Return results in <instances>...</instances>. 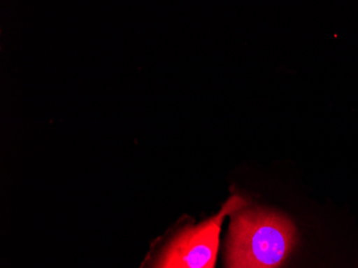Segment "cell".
Returning a JSON list of instances; mask_svg holds the SVG:
<instances>
[{
  "label": "cell",
  "mask_w": 358,
  "mask_h": 268,
  "mask_svg": "<svg viewBox=\"0 0 358 268\" xmlns=\"http://www.w3.org/2000/svg\"><path fill=\"white\" fill-rule=\"evenodd\" d=\"M245 205L243 197H233L225 203L218 215L177 234L162 258L188 268H215L223 220L227 215H233Z\"/></svg>",
  "instance_id": "cell-2"
},
{
  "label": "cell",
  "mask_w": 358,
  "mask_h": 268,
  "mask_svg": "<svg viewBox=\"0 0 358 268\" xmlns=\"http://www.w3.org/2000/svg\"><path fill=\"white\" fill-rule=\"evenodd\" d=\"M158 268H188L182 264L177 263V262L171 261V260L166 259V258H161L159 262Z\"/></svg>",
  "instance_id": "cell-3"
},
{
  "label": "cell",
  "mask_w": 358,
  "mask_h": 268,
  "mask_svg": "<svg viewBox=\"0 0 358 268\" xmlns=\"http://www.w3.org/2000/svg\"><path fill=\"white\" fill-rule=\"evenodd\" d=\"M295 241V225L281 213L238 209L229 230L227 268H280Z\"/></svg>",
  "instance_id": "cell-1"
}]
</instances>
